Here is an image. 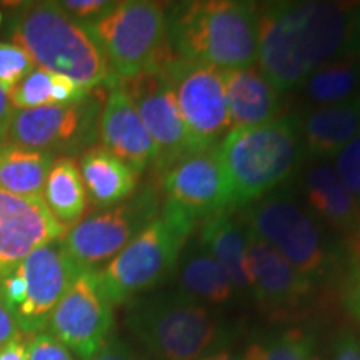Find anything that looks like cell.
<instances>
[{
  "mask_svg": "<svg viewBox=\"0 0 360 360\" xmlns=\"http://www.w3.org/2000/svg\"><path fill=\"white\" fill-rule=\"evenodd\" d=\"M257 34L260 72L278 92H290L327 62L360 56L359 4H264L259 6Z\"/></svg>",
  "mask_w": 360,
  "mask_h": 360,
  "instance_id": "obj_1",
  "label": "cell"
},
{
  "mask_svg": "<svg viewBox=\"0 0 360 360\" xmlns=\"http://www.w3.org/2000/svg\"><path fill=\"white\" fill-rule=\"evenodd\" d=\"M259 4L242 0H192L165 7L174 56L219 70L247 69L257 60Z\"/></svg>",
  "mask_w": 360,
  "mask_h": 360,
  "instance_id": "obj_2",
  "label": "cell"
},
{
  "mask_svg": "<svg viewBox=\"0 0 360 360\" xmlns=\"http://www.w3.org/2000/svg\"><path fill=\"white\" fill-rule=\"evenodd\" d=\"M7 37L29 53L37 69L65 75L89 92L115 82L89 27L57 2L19 4L8 19Z\"/></svg>",
  "mask_w": 360,
  "mask_h": 360,
  "instance_id": "obj_3",
  "label": "cell"
},
{
  "mask_svg": "<svg viewBox=\"0 0 360 360\" xmlns=\"http://www.w3.org/2000/svg\"><path fill=\"white\" fill-rule=\"evenodd\" d=\"M125 322L155 360H199L227 349L232 339V327L217 310L180 290L130 300Z\"/></svg>",
  "mask_w": 360,
  "mask_h": 360,
  "instance_id": "obj_4",
  "label": "cell"
},
{
  "mask_svg": "<svg viewBox=\"0 0 360 360\" xmlns=\"http://www.w3.org/2000/svg\"><path fill=\"white\" fill-rule=\"evenodd\" d=\"M240 222L315 285L334 276L342 262L349 264L339 238L310 212L299 191L289 184L244 207Z\"/></svg>",
  "mask_w": 360,
  "mask_h": 360,
  "instance_id": "obj_5",
  "label": "cell"
},
{
  "mask_svg": "<svg viewBox=\"0 0 360 360\" xmlns=\"http://www.w3.org/2000/svg\"><path fill=\"white\" fill-rule=\"evenodd\" d=\"M231 205H250L289 184L305 152L300 137V115H281L259 127L231 130L219 143Z\"/></svg>",
  "mask_w": 360,
  "mask_h": 360,
  "instance_id": "obj_6",
  "label": "cell"
},
{
  "mask_svg": "<svg viewBox=\"0 0 360 360\" xmlns=\"http://www.w3.org/2000/svg\"><path fill=\"white\" fill-rule=\"evenodd\" d=\"M197 225L199 222L188 214L162 202L159 217L102 269H96L109 302H130L167 282Z\"/></svg>",
  "mask_w": 360,
  "mask_h": 360,
  "instance_id": "obj_7",
  "label": "cell"
},
{
  "mask_svg": "<svg viewBox=\"0 0 360 360\" xmlns=\"http://www.w3.org/2000/svg\"><path fill=\"white\" fill-rule=\"evenodd\" d=\"M85 25L101 45L115 80L162 70L175 57L167 39L165 7L159 2H115L105 15Z\"/></svg>",
  "mask_w": 360,
  "mask_h": 360,
  "instance_id": "obj_8",
  "label": "cell"
},
{
  "mask_svg": "<svg viewBox=\"0 0 360 360\" xmlns=\"http://www.w3.org/2000/svg\"><path fill=\"white\" fill-rule=\"evenodd\" d=\"M160 209V193L148 184L122 204L80 220L67 231L62 242L80 267L96 270L97 265L115 257L148 224L154 222Z\"/></svg>",
  "mask_w": 360,
  "mask_h": 360,
  "instance_id": "obj_9",
  "label": "cell"
},
{
  "mask_svg": "<svg viewBox=\"0 0 360 360\" xmlns=\"http://www.w3.org/2000/svg\"><path fill=\"white\" fill-rule=\"evenodd\" d=\"M101 98L89 94L75 103H51L30 110H13L7 141L15 146L74 157L94 147L98 137Z\"/></svg>",
  "mask_w": 360,
  "mask_h": 360,
  "instance_id": "obj_10",
  "label": "cell"
},
{
  "mask_svg": "<svg viewBox=\"0 0 360 360\" xmlns=\"http://www.w3.org/2000/svg\"><path fill=\"white\" fill-rule=\"evenodd\" d=\"M162 72L177 98L193 150L217 147L231 132L224 70L204 62L174 57Z\"/></svg>",
  "mask_w": 360,
  "mask_h": 360,
  "instance_id": "obj_11",
  "label": "cell"
},
{
  "mask_svg": "<svg viewBox=\"0 0 360 360\" xmlns=\"http://www.w3.org/2000/svg\"><path fill=\"white\" fill-rule=\"evenodd\" d=\"M114 305L98 283L96 270H84L49 319L51 334L80 360H90L109 340Z\"/></svg>",
  "mask_w": 360,
  "mask_h": 360,
  "instance_id": "obj_12",
  "label": "cell"
},
{
  "mask_svg": "<svg viewBox=\"0 0 360 360\" xmlns=\"http://www.w3.org/2000/svg\"><path fill=\"white\" fill-rule=\"evenodd\" d=\"M160 180L165 204L177 207L197 222L232 209L219 146L186 152L162 170Z\"/></svg>",
  "mask_w": 360,
  "mask_h": 360,
  "instance_id": "obj_13",
  "label": "cell"
},
{
  "mask_svg": "<svg viewBox=\"0 0 360 360\" xmlns=\"http://www.w3.org/2000/svg\"><path fill=\"white\" fill-rule=\"evenodd\" d=\"M17 269L25 283V299L13 319L20 332L39 334L49 326L53 309L85 269L70 257L62 240L35 249Z\"/></svg>",
  "mask_w": 360,
  "mask_h": 360,
  "instance_id": "obj_14",
  "label": "cell"
},
{
  "mask_svg": "<svg viewBox=\"0 0 360 360\" xmlns=\"http://www.w3.org/2000/svg\"><path fill=\"white\" fill-rule=\"evenodd\" d=\"M119 84L155 143V169L159 174L180 155L193 150L177 98L164 72H146L134 79L119 80Z\"/></svg>",
  "mask_w": 360,
  "mask_h": 360,
  "instance_id": "obj_15",
  "label": "cell"
},
{
  "mask_svg": "<svg viewBox=\"0 0 360 360\" xmlns=\"http://www.w3.org/2000/svg\"><path fill=\"white\" fill-rule=\"evenodd\" d=\"M299 193L310 212L339 238L350 260L360 259V205L328 160L305 165Z\"/></svg>",
  "mask_w": 360,
  "mask_h": 360,
  "instance_id": "obj_16",
  "label": "cell"
},
{
  "mask_svg": "<svg viewBox=\"0 0 360 360\" xmlns=\"http://www.w3.org/2000/svg\"><path fill=\"white\" fill-rule=\"evenodd\" d=\"M67 231L42 199H27L0 188V278L35 249L62 240Z\"/></svg>",
  "mask_w": 360,
  "mask_h": 360,
  "instance_id": "obj_17",
  "label": "cell"
},
{
  "mask_svg": "<svg viewBox=\"0 0 360 360\" xmlns=\"http://www.w3.org/2000/svg\"><path fill=\"white\" fill-rule=\"evenodd\" d=\"M247 231V229H245ZM252 297L270 315L295 312L310 300L315 285L262 238L247 231Z\"/></svg>",
  "mask_w": 360,
  "mask_h": 360,
  "instance_id": "obj_18",
  "label": "cell"
},
{
  "mask_svg": "<svg viewBox=\"0 0 360 360\" xmlns=\"http://www.w3.org/2000/svg\"><path fill=\"white\" fill-rule=\"evenodd\" d=\"M98 139L103 148L127 164L134 172L142 174L148 165H155V143L119 80L109 85V92L103 98Z\"/></svg>",
  "mask_w": 360,
  "mask_h": 360,
  "instance_id": "obj_19",
  "label": "cell"
},
{
  "mask_svg": "<svg viewBox=\"0 0 360 360\" xmlns=\"http://www.w3.org/2000/svg\"><path fill=\"white\" fill-rule=\"evenodd\" d=\"M224 84L231 130L259 127L278 117L282 109L281 92L259 67L225 70Z\"/></svg>",
  "mask_w": 360,
  "mask_h": 360,
  "instance_id": "obj_20",
  "label": "cell"
},
{
  "mask_svg": "<svg viewBox=\"0 0 360 360\" xmlns=\"http://www.w3.org/2000/svg\"><path fill=\"white\" fill-rule=\"evenodd\" d=\"M360 135V97L335 105L315 107L300 115V137L305 160L335 159Z\"/></svg>",
  "mask_w": 360,
  "mask_h": 360,
  "instance_id": "obj_21",
  "label": "cell"
},
{
  "mask_svg": "<svg viewBox=\"0 0 360 360\" xmlns=\"http://www.w3.org/2000/svg\"><path fill=\"white\" fill-rule=\"evenodd\" d=\"M197 229V238L227 270L237 295L252 297L249 242L244 224L233 219L231 210H220L202 219Z\"/></svg>",
  "mask_w": 360,
  "mask_h": 360,
  "instance_id": "obj_22",
  "label": "cell"
},
{
  "mask_svg": "<svg viewBox=\"0 0 360 360\" xmlns=\"http://www.w3.org/2000/svg\"><path fill=\"white\" fill-rule=\"evenodd\" d=\"M177 290L209 307L227 305L237 295L227 270L200 244L199 238L188 240L174 272Z\"/></svg>",
  "mask_w": 360,
  "mask_h": 360,
  "instance_id": "obj_23",
  "label": "cell"
},
{
  "mask_svg": "<svg viewBox=\"0 0 360 360\" xmlns=\"http://www.w3.org/2000/svg\"><path fill=\"white\" fill-rule=\"evenodd\" d=\"M89 200L98 209L119 205L135 193L139 174L102 146L82 152L79 160Z\"/></svg>",
  "mask_w": 360,
  "mask_h": 360,
  "instance_id": "obj_24",
  "label": "cell"
},
{
  "mask_svg": "<svg viewBox=\"0 0 360 360\" xmlns=\"http://www.w3.org/2000/svg\"><path fill=\"white\" fill-rule=\"evenodd\" d=\"M57 157L11 142L0 143V188L27 199H42L45 180Z\"/></svg>",
  "mask_w": 360,
  "mask_h": 360,
  "instance_id": "obj_25",
  "label": "cell"
},
{
  "mask_svg": "<svg viewBox=\"0 0 360 360\" xmlns=\"http://www.w3.org/2000/svg\"><path fill=\"white\" fill-rule=\"evenodd\" d=\"M42 200L67 229L80 222L89 205L79 164L74 157H57L45 180Z\"/></svg>",
  "mask_w": 360,
  "mask_h": 360,
  "instance_id": "obj_26",
  "label": "cell"
},
{
  "mask_svg": "<svg viewBox=\"0 0 360 360\" xmlns=\"http://www.w3.org/2000/svg\"><path fill=\"white\" fill-rule=\"evenodd\" d=\"M300 89L315 107L355 101L360 97V56L327 62L314 70Z\"/></svg>",
  "mask_w": 360,
  "mask_h": 360,
  "instance_id": "obj_27",
  "label": "cell"
},
{
  "mask_svg": "<svg viewBox=\"0 0 360 360\" xmlns=\"http://www.w3.org/2000/svg\"><path fill=\"white\" fill-rule=\"evenodd\" d=\"M245 360H317V335L309 327H285L255 339Z\"/></svg>",
  "mask_w": 360,
  "mask_h": 360,
  "instance_id": "obj_28",
  "label": "cell"
},
{
  "mask_svg": "<svg viewBox=\"0 0 360 360\" xmlns=\"http://www.w3.org/2000/svg\"><path fill=\"white\" fill-rule=\"evenodd\" d=\"M52 74L47 70L35 69L20 80L8 94L13 110H30L37 107L51 105Z\"/></svg>",
  "mask_w": 360,
  "mask_h": 360,
  "instance_id": "obj_29",
  "label": "cell"
},
{
  "mask_svg": "<svg viewBox=\"0 0 360 360\" xmlns=\"http://www.w3.org/2000/svg\"><path fill=\"white\" fill-rule=\"evenodd\" d=\"M34 69L32 58L24 49L12 42H0V87L7 94Z\"/></svg>",
  "mask_w": 360,
  "mask_h": 360,
  "instance_id": "obj_30",
  "label": "cell"
},
{
  "mask_svg": "<svg viewBox=\"0 0 360 360\" xmlns=\"http://www.w3.org/2000/svg\"><path fill=\"white\" fill-rule=\"evenodd\" d=\"M334 169L360 205V135L335 155Z\"/></svg>",
  "mask_w": 360,
  "mask_h": 360,
  "instance_id": "obj_31",
  "label": "cell"
},
{
  "mask_svg": "<svg viewBox=\"0 0 360 360\" xmlns=\"http://www.w3.org/2000/svg\"><path fill=\"white\" fill-rule=\"evenodd\" d=\"M27 355L29 360H75L74 354L51 332L34 334L27 344Z\"/></svg>",
  "mask_w": 360,
  "mask_h": 360,
  "instance_id": "obj_32",
  "label": "cell"
},
{
  "mask_svg": "<svg viewBox=\"0 0 360 360\" xmlns=\"http://www.w3.org/2000/svg\"><path fill=\"white\" fill-rule=\"evenodd\" d=\"M115 2L109 0H62L57 6L72 19L82 22V24H92L105 15L114 7Z\"/></svg>",
  "mask_w": 360,
  "mask_h": 360,
  "instance_id": "obj_33",
  "label": "cell"
},
{
  "mask_svg": "<svg viewBox=\"0 0 360 360\" xmlns=\"http://www.w3.org/2000/svg\"><path fill=\"white\" fill-rule=\"evenodd\" d=\"M342 302L347 312L360 323V259L350 260L342 282Z\"/></svg>",
  "mask_w": 360,
  "mask_h": 360,
  "instance_id": "obj_34",
  "label": "cell"
},
{
  "mask_svg": "<svg viewBox=\"0 0 360 360\" xmlns=\"http://www.w3.org/2000/svg\"><path fill=\"white\" fill-rule=\"evenodd\" d=\"M89 94V90L82 89L74 80L65 77V75L52 74V103H75L84 101Z\"/></svg>",
  "mask_w": 360,
  "mask_h": 360,
  "instance_id": "obj_35",
  "label": "cell"
},
{
  "mask_svg": "<svg viewBox=\"0 0 360 360\" xmlns=\"http://www.w3.org/2000/svg\"><path fill=\"white\" fill-rule=\"evenodd\" d=\"M327 360H360V340L352 332H340L332 342Z\"/></svg>",
  "mask_w": 360,
  "mask_h": 360,
  "instance_id": "obj_36",
  "label": "cell"
},
{
  "mask_svg": "<svg viewBox=\"0 0 360 360\" xmlns=\"http://www.w3.org/2000/svg\"><path fill=\"white\" fill-rule=\"evenodd\" d=\"M90 360H139V357L127 342L109 339Z\"/></svg>",
  "mask_w": 360,
  "mask_h": 360,
  "instance_id": "obj_37",
  "label": "cell"
},
{
  "mask_svg": "<svg viewBox=\"0 0 360 360\" xmlns=\"http://www.w3.org/2000/svg\"><path fill=\"white\" fill-rule=\"evenodd\" d=\"M19 335V327H17L15 319L8 312L7 305L4 304L2 295H0V347H4Z\"/></svg>",
  "mask_w": 360,
  "mask_h": 360,
  "instance_id": "obj_38",
  "label": "cell"
},
{
  "mask_svg": "<svg viewBox=\"0 0 360 360\" xmlns=\"http://www.w3.org/2000/svg\"><path fill=\"white\" fill-rule=\"evenodd\" d=\"M13 117V107L8 98V94L0 87V143L7 141L8 127H11Z\"/></svg>",
  "mask_w": 360,
  "mask_h": 360,
  "instance_id": "obj_39",
  "label": "cell"
},
{
  "mask_svg": "<svg viewBox=\"0 0 360 360\" xmlns=\"http://www.w3.org/2000/svg\"><path fill=\"white\" fill-rule=\"evenodd\" d=\"M0 360H29L27 355V342H24L22 335L8 342V344L0 347Z\"/></svg>",
  "mask_w": 360,
  "mask_h": 360,
  "instance_id": "obj_40",
  "label": "cell"
},
{
  "mask_svg": "<svg viewBox=\"0 0 360 360\" xmlns=\"http://www.w3.org/2000/svg\"><path fill=\"white\" fill-rule=\"evenodd\" d=\"M199 360H245V359H244V354H237L229 349H224V350H219V352L205 355V357H202Z\"/></svg>",
  "mask_w": 360,
  "mask_h": 360,
  "instance_id": "obj_41",
  "label": "cell"
},
{
  "mask_svg": "<svg viewBox=\"0 0 360 360\" xmlns=\"http://www.w3.org/2000/svg\"><path fill=\"white\" fill-rule=\"evenodd\" d=\"M359 29H360V4H359Z\"/></svg>",
  "mask_w": 360,
  "mask_h": 360,
  "instance_id": "obj_42",
  "label": "cell"
},
{
  "mask_svg": "<svg viewBox=\"0 0 360 360\" xmlns=\"http://www.w3.org/2000/svg\"><path fill=\"white\" fill-rule=\"evenodd\" d=\"M0 24H2V12H0Z\"/></svg>",
  "mask_w": 360,
  "mask_h": 360,
  "instance_id": "obj_43",
  "label": "cell"
}]
</instances>
